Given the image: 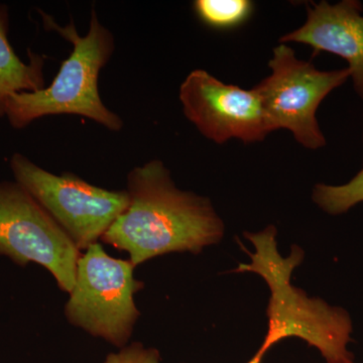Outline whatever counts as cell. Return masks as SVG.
I'll return each mask as SVG.
<instances>
[{
	"label": "cell",
	"instance_id": "obj_1",
	"mask_svg": "<svg viewBox=\"0 0 363 363\" xmlns=\"http://www.w3.org/2000/svg\"><path fill=\"white\" fill-rule=\"evenodd\" d=\"M128 207L101 240L128 252L135 267L172 252L198 255L220 242L223 221L211 201L179 189L160 160L128 175Z\"/></svg>",
	"mask_w": 363,
	"mask_h": 363
},
{
	"label": "cell",
	"instance_id": "obj_2",
	"mask_svg": "<svg viewBox=\"0 0 363 363\" xmlns=\"http://www.w3.org/2000/svg\"><path fill=\"white\" fill-rule=\"evenodd\" d=\"M245 235L255 245V252L250 255V264H240L236 272L259 274L271 291L269 329L260 350L267 352L279 341L297 337L317 348L326 363L353 360L347 348L352 332L348 313L320 298H309L292 285L294 269L304 257L302 250L294 247L289 257H281L274 226Z\"/></svg>",
	"mask_w": 363,
	"mask_h": 363
},
{
	"label": "cell",
	"instance_id": "obj_3",
	"mask_svg": "<svg viewBox=\"0 0 363 363\" xmlns=\"http://www.w3.org/2000/svg\"><path fill=\"white\" fill-rule=\"evenodd\" d=\"M40 14L47 30L59 33L73 45V51L62 63L51 85L7 97L6 116L11 126L20 130L44 116L75 114L92 119L112 131L121 130L123 119L105 106L98 90L100 71L114 51L111 30L100 23L95 11L91 13L89 32L84 37L79 35L73 21L61 26L52 16Z\"/></svg>",
	"mask_w": 363,
	"mask_h": 363
},
{
	"label": "cell",
	"instance_id": "obj_4",
	"mask_svg": "<svg viewBox=\"0 0 363 363\" xmlns=\"http://www.w3.org/2000/svg\"><path fill=\"white\" fill-rule=\"evenodd\" d=\"M130 260L114 259L100 243L81 253L75 284L67 301V321L121 350L128 345L140 310L135 295L145 286Z\"/></svg>",
	"mask_w": 363,
	"mask_h": 363
},
{
	"label": "cell",
	"instance_id": "obj_5",
	"mask_svg": "<svg viewBox=\"0 0 363 363\" xmlns=\"http://www.w3.org/2000/svg\"><path fill=\"white\" fill-rule=\"evenodd\" d=\"M14 179L47 210L79 250L101 240L128 209L126 190L91 185L73 173L54 175L21 154L11 160Z\"/></svg>",
	"mask_w": 363,
	"mask_h": 363
},
{
	"label": "cell",
	"instance_id": "obj_6",
	"mask_svg": "<svg viewBox=\"0 0 363 363\" xmlns=\"http://www.w3.org/2000/svg\"><path fill=\"white\" fill-rule=\"evenodd\" d=\"M269 66L271 75L253 89L272 130L285 128L306 149H321L326 138L318 124V107L331 91L347 81L350 70H318L311 62L298 59L286 44L274 48Z\"/></svg>",
	"mask_w": 363,
	"mask_h": 363
},
{
	"label": "cell",
	"instance_id": "obj_7",
	"mask_svg": "<svg viewBox=\"0 0 363 363\" xmlns=\"http://www.w3.org/2000/svg\"><path fill=\"white\" fill-rule=\"evenodd\" d=\"M81 252L68 234L18 182H0V257L51 272L70 293Z\"/></svg>",
	"mask_w": 363,
	"mask_h": 363
},
{
	"label": "cell",
	"instance_id": "obj_8",
	"mask_svg": "<svg viewBox=\"0 0 363 363\" xmlns=\"http://www.w3.org/2000/svg\"><path fill=\"white\" fill-rule=\"evenodd\" d=\"M184 114L212 142L238 138L245 143L262 142L272 133L255 89L225 84L208 72H191L180 87Z\"/></svg>",
	"mask_w": 363,
	"mask_h": 363
},
{
	"label": "cell",
	"instance_id": "obj_9",
	"mask_svg": "<svg viewBox=\"0 0 363 363\" xmlns=\"http://www.w3.org/2000/svg\"><path fill=\"white\" fill-rule=\"evenodd\" d=\"M357 0L327 1L307 6V21L279 39L281 44L301 43L310 45L313 56L321 52L346 60L354 89L363 99V16Z\"/></svg>",
	"mask_w": 363,
	"mask_h": 363
},
{
	"label": "cell",
	"instance_id": "obj_10",
	"mask_svg": "<svg viewBox=\"0 0 363 363\" xmlns=\"http://www.w3.org/2000/svg\"><path fill=\"white\" fill-rule=\"evenodd\" d=\"M9 9L0 4V117L6 116L7 97L13 93L45 88L44 57L28 52L30 62L18 58L9 40Z\"/></svg>",
	"mask_w": 363,
	"mask_h": 363
},
{
	"label": "cell",
	"instance_id": "obj_11",
	"mask_svg": "<svg viewBox=\"0 0 363 363\" xmlns=\"http://www.w3.org/2000/svg\"><path fill=\"white\" fill-rule=\"evenodd\" d=\"M195 13L208 26L228 30L245 23L253 11L248 0H196Z\"/></svg>",
	"mask_w": 363,
	"mask_h": 363
},
{
	"label": "cell",
	"instance_id": "obj_12",
	"mask_svg": "<svg viewBox=\"0 0 363 363\" xmlns=\"http://www.w3.org/2000/svg\"><path fill=\"white\" fill-rule=\"evenodd\" d=\"M313 201L330 215L345 213L363 202V169L352 180L340 186L317 184L313 191Z\"/></svg>",
	"mask_w": 363,
	"mask_h": 363
},
{
	"label": "cell",
	"instance_id": "obj_13",
	"mask_svg": "<svg viewBox=\"0 0 363 363\" xmlns=\"http://www.w3.org/2000/svg\"><path fill=\"white\" fill-rule=\"evenodd\" d=\"M102 363H162V357L157 348L133 342L116 352L109 353Z\"/></svg>",
	"mask_w": 363,
	"mask_h": 363
},
{
	"label": "cell",
	"instance_id": "obj_14",
	"mask_svg": "<svg viewBox=\"0 0 363 363\" xmlns=\"http://www.w3.org/2000/svg\"><path fill=\"white\" fill-rule=\"evenodd\" d=\"M267 352H264V351H262V350L257 351V354L255 355V357H252V360H250L247 363H262V358H264V354H266Z\"/></svg>",
	"mask_w": 363,
	"mask_h": 363
},
{
	"label": "cell",
	"instance_id": "obj_15",
	"mask_svg": "<svg viewBox=\"0 0 363 363\" xmlns=\"http://www.w3.org/2000/svg\"><path fill=\"white\" fill-rule=\"evenodd\" d=\"M340 363H357V362H354V360H350V362H340Z\"/></svg>",
	"mask_w": 363,
	"mask_h": 363
}]
</instances>
